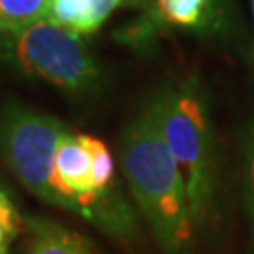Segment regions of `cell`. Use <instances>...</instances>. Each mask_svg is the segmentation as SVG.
<instances>
[{
	"label": "cell",
	"instance_id": "3957f363",
	"mask_svg": "<svg viewBox=\"0 0 254 254\" xmlns=\"http://www.w3.org/2000/svg\"><path fill=\"white\" fill-rule=\"evenodd\" d=\"M151 108L185 179L196 232L213 222L218 207L220 168L207 94L196 75L162 87Z\"/></svg>",
	"mask_w": 254,
	"mask_h": 254
},
{
	"label": "cell",
	"instance_id": "6da1fadb",
	"mask_svg": "<svg viewBox=\"0 0 254 254\" xmlns=\"http://www.w3.org/2000/svg\"><path fill=\"white\" fill-rule=\"evenodd\" d=\"M0 158L38 200L81 217L106 236L132 241L139 213L121 189L108 145L17 102L0 111Z\"/></svg>",
	"mask_w": 254,
	"mask_h": 254
},
{
	"label": "cell",
	"instance_id": "8fae6325",
	"mask_svg": "<svg viewBox=\"0 0 254 254\" xmlns=\"http://www.w3.org/2000/svg\"><path fill=\"white\" fill-rule=\"evenodd\" d=\"M251 6H253V17H254V0H251Z\"/></svg>",
	"mask_w": 254,
	"mask_h": 254
},
{
	"label": "cell",
	"instance_id": "7c38bea8",
	"mask_svg": "<svg viewBox=\"0 0 254 254\" xmlns=\"http://www.w3.org/2000/svg\"><path fill=\"white\" fill-rule=\"evenodd\" d=\"M125 2H127V0H125Z\"/></svg>",
	"mask_w": 254,
	"mask_h": 254
},
{
	"label": "cell",
	"instance_id": "52a82bcc",
	"mask_svg": "<svg viewBox=\"0 0 254 254\" xmlns=\"http://www.w3.org/2000/svg\"><path fill=\"white\" fill-rule=\"evenodd\" d=\"M47 17L81 36L92 34L100 28L91 0H51Z\"/></svg>",
	"mask_w": 254,
	"mask_h": 254
},
{
	"label": "cell",
	"instance_id": "277c9868",
	"mask_svg": "<svg viewBox=\"0 0 254 254\" xmlns=\"http://www.w3.org/2000/svg\"><path fill=\"white\" fill-rule=\"evenodd\" d=\"M0 57L25 75L72 94L94 91L102 79L81 34L49 17L0 36Z\"/></svg>",
	"mask_w": 254,
	"mask_h": 254
},
{
	"label": "cell",
	"instance_id": "ba28073f",
	"mask_svg": "<svg viewBox=\"0 0 254 254\" xmlns=\"http://www.w3.org/2000/svg\"><path fill=\"white\" fill-rule=\"evenodd\" d=\"M51 0H0V36L49 15Z\"/></svg>",
	"mask_w": 254,
	"mask_h": 254
},
{
	"label": "cell",
	"instance_id": "7a4b0ae2",
	"mask_svg": "<svg viewBox=\"0 0 254 254\" xmlns=\"http://www.w3.org/2000/svg\"><path fill=\"white\" fill-rule=\"evenodd\" d=\"M121 173L164 254H194L196 226L181 170L147 102L121 134Z\"/></svg>",
	"mask_w": 254,
	"mask_h": 254
},
{
	"label": "cell",
	"instance_id": "9c48e42d",
	"mask_svg": "<svg viewBox=\"0 0 254 254\" xmlns=\"http://www.w3.org/2000/svg\"><path fill=\"white\" fill-rule=\"evenodd\" d=\"M241 185H243V201L247 217L251 222V237L254 249V113L247 123L241 147Z\"/></svg>",
	"mask_w": 254,
	"mask_h": 254
},
{
	"label": "cell",
	"instance_id": "8992f818",
	"mask_svg": "<svg viewBox=\"0 0 254 254\" xmlns=\"http://www.w3.org/2000/svg\"><path fill=\"white\" fill-rule=\"evenodd\" d=\"M30 234L28 254H98L85 236L47 217L25 220Z\"/></svg>",
	"mask_w": 254,
	"mask_h": 254
},
{
	"label": "cell",
	"instance_id": "5b68a950",
	"mask_svg": "<svg viewBox=\"0 0 254 254\" xmlns=\"http://www.w3.org/2000/svg\"><path fill=\"white\" fill-rule=\"evenodd\" d=\"M228 30L226 0H149L143 11L115 34V40L130 49L149 51L172 32L224 38Z\"/></svg>",
	"mask_w": 254,
	"mask_h": 254
},
{
	"label": "cell",
	"instance_id": "30bf717a",
	"mask_svg": "<svg viewBox=\"0 0 254 254\" xmlns=\"http://www.w3.org/2000/svg\"><path fill=\"white\" fill-rule=\"evenodd\" d=\"M21 232V217L8 194L0 190V254H8V247Z\"/></svg>",
	"mask_w": 254,
	"mask_h": 254
}]
</instances>
